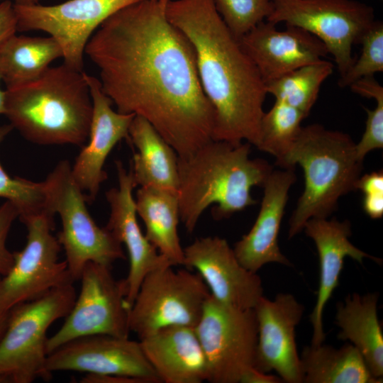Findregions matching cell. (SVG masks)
Instances as JSON below:
<instances>
[{
    "instance_id": "cell-1",
    "label": "cell",
    "mask_w": 383,
    "mask_h": 383,
    "mask_svg": "<svg viewBox=\"0 0 383 383\" xmlns=\"http://www.w3.org/2000/svg\"><path fill=\"white\" fill-rule=\"evenodd\" d=\"M169 1L141 0L120 9L94 33L85 54L117 111L144 118L185 157L213 140L215 111L193 45L167 18Z\"/></svg>"
},
{
    "instance_id": "cell-2",
    "label": "cell",
    "mask_w": 383,
    "mask_h": 383,
    "mask_svg": "<svg viewBox=\"0 0 383 383\" xmlns=\"http://www.w3.org/2000/svg\"><path fill=\"white\" fill-rule=\"evenodd\" d=\"M166 14L195 50L200 82L215 111L213 140L257 147L265 83L213 0H170Z\"/></svg>"
},
{
    "instance_id": "cell-3",
    "label": "cell",
    "mask_w": 383,
    "mask_h": 383,
    "mask_svg": "<svg viewBox=\"0 0 383 383\" xmlns=\"http://www.w3.org/2000/svg\"><path fill=\"white\" fill-rule=\"evenodd\" d=\"M250 145L211 140L178 157L179 218L188 233L211 204L217 205L213 217L221 220L257 203L251 189L263 187L273 170L263 160L250 158Z\"/></svg>"
},
{
    "instance_id": "cell-4",
    "label": "cell",
    "mask_w": 383,
    "mask_h": 383,
    "mask_svg": "<svg viewBox=\"0 0 383 383\" xmlns=\"http://www.w3.org/2000/svg\"><path fill=\"white\" fill-rule=\"evenodd\" d=\"M4 115L31 143L83 146L92 115L84 72L63 63L33 80L6 87Z\"/></svg>"
},
{
    "instance_id": "cell-5",
    "label": "cell",
    "mask_w": 383,
    "mask_h": 383,
    "mask_svg": "<svg viewBox=\"0 0 383 383\" xmlns=\"http://www.w3.org/2000/svg\"><path fill=\"white\" fill-rule=\"evenodd\" d=\"M355 144L348 134L318 123L301 128L279 164L284 169L299 165L304 173V189L289 221V239L301 232L310 218H328L341 196L356 190L363 161Z\"/></svg>"
},
{
    "instance_id": "cell-6",
    "label": "cell",
    "mask_w": 383,
    "mask_h": 383,
    "mask_svg": "<svg viewBox=\"0 0 383 383\" xmlns=\"http://www.w3.org/2000/svg\"><path fill=\"white\" fill-rule=\"evenodd\" d=\"M77 293L73 282L55 287L42 296L13 307L0 339V379L3 383L50 380L46 370L47 331L72 309Z\"/></svg>"
},
{
    "instance_id": "cell-7",
    "label": "cell",
    "mask_w": 383,
    "mask_h": 383,
    "mask_svg": "<svg viewBox=\"0 0 383 383\" xmlns=\"http://www.w3.org/2000/svg\"><path fill=\"white\" fill-rule=\"evenodd\" d=\"M71 167L67 160L59 162L43 183L46 210L52 215L58 213L61 218L62 231L57 238L74 282L79 280L88 262L111 267L126 256L121 243L91 216L86 196L75 182Z\"/></svg>"
},
{
    "instance_id": "cell-8",
    "label": "cell",
    "mask_w": 383,
    "mask_h": 383,
    "mask_svg": "<svg viewBox=\"0 0 383 383\" xmlns=\"http://www.w3.org/2000/svg\"><path fill=\"white\" fill-rule=\"evenodd\" d=\"M167 265L143 279L129 311V328L141 340L165 327L198 323L210 292L198 272Z\"/></svg>"
},
{
    "instance_id": "cell-9",
    "label": "cell",
    "mask_w": 383,
    "mask_h": 383,
    "mask_svg": "<svg viewBox=\"0 0 383 383\" xmlns=\"http://www.w3.org/2000/svg\"><path fill=\"white\" fill-rule=\"evenodd\" d=\"M267 21L301 28L321 40L338 67L340 77L355 58L353 46L374 20V9L355 0H272Z\"/></svg>"
},
{
    "instance_id": "cell-10",
    "label": "cell",
    "mask_w": 383,
    "mask_h": 383,
    "mask_svg": "<svg viewBox=\"0 0 383 383\" xmlns=\"http://www.w3.org/2000/svg\"><path fill=\"white\" fill-rule=\"evenodd\" d=\"M53 216L44 211L21 220L27 228V241L21 251L13 252L11 269L0 279V317L18 304L74 282L66 261L58 260L62 247L52 233Z\"/></svg>"
},
{
    "instance_id": "cell-11",
    "label": "cell",
    "mask_w": 383,
    "mask_h": 383,
    "mask_svg": "<svg viewBox=\"0 0 383 383\" xmlns=\"http://www.w3.org/2000/svg\"><path fill=\"white\" fill-rule=\"evenodd\" d=\"M79 280L81 288L60 328L48 338V355L73 339L96 334L128 338L130 306L125 279L117 280L111 267L88 262Z\"/></svg>"
},
{
    "instance_id": "cell-12",
    "label": "cell",
    "mask_w": 383,
    "mask_h": 383,
    "mask_svg": "<svg viewBox=\"0 0 383 383\" xmlns=\"http://www.w3.org/2000/svg\"><path fill=\"white\" fill-rule=\"evenodd\" d=\"M195 330L207 365V381L238 383L253 367L257 323L253 309L223 304L211 295Z\"/></svg>"
},
{
    "instance_id": "cell-13",
    "label": "cell",
    "mask_w": 383,
    "mask_h": 383,
    "mask_svg": "<svg viewBox=\"0 0 383 383\" xmlns=\"http://www.w3.org/2000/svg\"><path fill=\"white\" fill-rule=\"evenodd\" d=\"M141 0H68L44 6L16 5L17 31L43 30L62 51L64 64L83 71L86 46L97 28L123 7Z\"/></svg>"
},
{
    "instance_id": "cell-14",
    "label": "cell",
    "mask_w": 383,
    "mask_h": 383,
    "mask_svg": "<svg viewBox=\"0 0 383 383\" xmlns=\"http://www.w3.org/2000/svg\"><path fill=\"white\" fill-rule=\"evenodd\" d=\"M46 370L133 377L143 383L162 382L140 341L96 334L73 339L48 355Z\"/></svg>"
},
{
    "instance_id": "cell-15",
    "label": "cell",
    "mask_w": 383,
    "mask_h": 383,
    "mask_svg": "<svg viewBox=\"0 0 383 383\" xmlns=\"http://www.w3.org/2000/svg\"><path fill=\"white\" fill-rule=\"evenodd\" d=\"M253 309L257 323L253 367L265 373L274 370L287 383H302L295 329L304 306L292 294L280 293L273 301L262 296Z\"/></svg>"
},
{
    "instance_id": "cell-16",
    "label": "cell",
    "mask_w": 383,
    "mask_h": 383,
    "mask_svg": "<svg viewBox=\"0 0 383 383\" xmlns=\"http://www.w3.org/2000/svg\"><path fill=\"white\" fill-rule=\"evenodd\" d=\"M183 250V265L201 275L211 295L219 302L250 309L263 296L261 278L239 262L226 239L196 238Z\"/></svg>"
},
{
    "instance_id": "cell-17",
    "label": "cell",
    "mask_w": 383,
    "mask_h": 383,
    "mask_svg": "<svg viewBox=\"0 0 383 383\" xmlns=\"http://www.w3.org/2000/svg\"><path fill=\"white\" fill-rule=\"evenodd\" d=\"M84 77L92 100L89 141L76 157L71 170L77 184L84 193H87V201L92 202L101 184L107 179L104 170L106 160L119 141L129 138V128L135 115L114 111L99 79L85 72Z\"/></svg>"
},
{
    "instance_id": "cell-18",
    "label": "cell",
    "mask_w": 383,
    "mask_h": 383,
    "mask_svg": "<svg viewBox=\"0 0 383 383\" xmlns=\"http://www.w3.org/2000/svg\"><path fill=\"white\" fill-rule=\"evenodd\" d=\"M118 187L106 192L110 215L105 226L114 237L124 244L129 257V271L125 282L126 301L131 306L144 277L151 271L167 265L174 266L157 252L142 233L137 221L133 190L136 187L131 170L116 161Z\"/></svg>"
},
{
    "instance_id": "cell-19",
    "label": "cell",
    "mask_w": 383,
    "mask_h": 383,
    "mask_svg": "<svg viewBox=\"0 0 383 383\" xmlns=\"http://www.w3.org/2000/svg\"><path fill=\"white\" fill-rule=\"evenodd\" d=\"M239 42L265 83L320 61L328 54L323 43L309 32L288 24L279 30L267 21L258 23Z\"/></svg>"
},
{
    "instance_id": "cell-20",
    "label": "cell",
    "mask_w": 383,
    "mask_h": 383,
    "mask_svg": "<svg viewBox=\"0 0 383 383\" xmlns=\"http://www.w3.org/2000/svg\"><path fill=\"white\" fill-rule=\"evenodd\" d=\"M296 182L293 168L272 171L263 185L264 195L255 223L234 246L239 262L257 273L265 264L276 262L290 266L282 253L278 235L289 190Z\"/></svg>"
},
{
    "instance_id": "cell-21",
    "label": "cell",
    "mask_w": 383,
    "mask_h": 383,
    "mask_svg": "<svg viewBox=\"0 0 383 383\" xmlns=\"http://www.w3.org/2000/svg\"><path fill=\"white\" fill-rule=\"evenodd\" d=\"M303 231L313 240L320 262L317 299L310 315L313 329L311 345L317 346L325 340L323 313L326 303L339 284L345 258L350 257L361 264L364 258H370L379 264L381 260L352 244L349 240L352 234L351 224L348 220L312 218L305 223Z\"/></svg>"
},
{
    "instance_id": "cell-22",
    "label": "cell",
    "mask_w": 383,
    "mask_h": 383,
    "mask_svg": "<svg viewBox=\"0 0 383 383\" xmlns=\"http://www.w3.org/2000/svg\"><path fill=\"white\" fill-rule=\"evenodd\" d=\"M139 341L162 382L207 381L206 360L195 327H165Z\"/></svg>"
},
{
    "instance_id": "cell-23",
    "label": "cell",
    "mask_w": 383,
    "mask_h": 383,
    "mask_svg": "<svg viewBox=\"0 0 383 383\" xmlns=\"http://www.w3.org/2000/svg\"><path fill=\"white\" fill-rule=\"evenodd\" d=\"M377 293L348 295L337 304L338 338L350 340L362 355L370 372L377 379L383 376V334L377 317Z\"/></svg>"
},
{
    "instance_id": "cell-24",
    "label": "cell",
    "mask_w": 383,
    "mask_h": 383,
    "mask_svg": "<svg viewBox=\"0 0 383 383\" xmlns=\"http://www.w3.org/2000/svg\"><path fill=\"white\" fill-rule=\"evenodd\" d=\"M128 135L138 150L131 170L135 185L177 192L178 155L173 148L139 116H134Z\"/></svg>"
},
{
    "instance_id": "cell-25",
    "label": "cell",
    "mask_w": 383,
    "mask_h": 383,
    "mask_svg": "<svg viewBox=\"0 0 383 383\" xmlns=\"http://www.w3.org/2000/svg\"><path fill=\"white\" fill-rule=\"evenodd\" d=\"M135 202L147 239L174 266L183 265L184 250L177 231L180 220L177 192L142 187L137 191Z\"/></svg>"
},
{
    "instance_id": "cell-26",
    "label": "cell",
    "mask_w": 383,
    "mask_h": 383,
    "mask_svg": "<svg viewBox=\"0 0 383 383\" xmlns=\"http://www.w3.org/2000/svg\"><path fill=\"white\" fill-rule=\"evenodd\" d=\"M305 383H380L353 344L306 346L300 357Z\"/></svg>"
},
{
    "instance_id": "cell-27",
    "label": "cell",
    "mask_w": 383,
    "mask_h": 383,
    "mask_svg": "<svg viewBox=\"0 0 383 383\" xmlns=\"http://www.w3.org/2000/svg\"><path fill=\"white\" fill-rule=\"evenodd\" d=\"M62 51L51 36H11L0 46V72L6 87L40 76Z\"/></svg>"
},
{
    "instance_id": "cell-28",
    "label": "cell",
    "mask_w": 383,
    "mask_h": 383,
    "mask_svg": "<svg viewBox=\"0 0 383 383\" xmlns=\"http://www.w3.org/2000/svg\"><path fill=\"white\" fill-rule=\"evenodd\" d=\"M333 67L324 59L302 66L265 83L267 93L307 117L318 99L321 84L331 75Z\"/></svg>"
},
{
    "instance_id": "cell-29",
    "label": "cell",
    "mask_w": 383,
    "mask_h": 383,
    "mask_svg": "<svg viewBox=\"0 0 383 383\" xmlns=\"http://www.w3.org/2000/svg\"><path fill=\"white\" fill-rule=\"evenodd\" d=\"M305 118L297 109L275 100L262 118L257 148L273 155L279 165L297 138L302 128L301 121Z\"/></svg>"
},
{
    "instance_id": "cell-30",
    "label": "cell",
    "mask_w": 383,
    "mask_h": 383,
    "mask_svg": "<svg viewBox=\"0 0 383 383\" xmlns=\"http://www.w3.org/2000/svg\"><path fill=\"white\" fill-rule=\"evenodd\" d=\"M13 129L11 124L0 126V145ZM0 198L5 199L16 206L20 220L47 211L43 182H33L19 177H11L1 163Z\"/></svg>"
},
{
    "instance_id": "cell-31",
    "label": "cell",
    "mask_w": 383,
    "mask_h": 383,
    "mask_svg": "<svg viewBox=\"0 0 383 383\" xmlns=\"http://www.w3.org/2000/svg\"><path fill=\"white\" fill-rule=\"evenodd\" d=\"M216 9L233 35L240 39L269 17L272 0H213Z\"/></svg>"
},
{
    "instance_id": "cell-32",
    "label": "cell",
    "mask_w": 383,
    "mask_h": 383,
    "mask_svg": "<svg viewBox=\"0 0 383 383\" xmlns=\"http://www.w3.org/2000/svg\"><path fill=\"white\" fill-rule=\"evenodd\" d=\"M360 57L355 60L348 70L338 81L340 87H350L355 82L373 77L383 72V23L374 21L361 37Z\"/></svg>"
},
{
    "instance_id": "cell-33",
    "label": "cell",
    "mask_w": 383,
    "mask_h": 383,
    "mask_svg": "<svg viewBox=\"0 0 383 383\" xmlns=\"http://www.w3.org/2000/svg\"><path fill=\"white\" fill-rule=\"evenodd\" d=\"M374 99L376 107L372 110L365 109L367 115L365 131L359 143L355 144L357 157L362 161L372 150L383 148V94H378Z\"/></svg>"
},
{
    "instance_id": "cell-34",
    "label": "cell",
    "mask_w": 383,
    "mask_h": 383,
    "mask_svg": "<svg viewBox=\"0 0 383 383\" xmlns=\"http://www.w3.org/2000/svg\"><path fill=\"white\" fill-rule=\"evenodd\" d=\"M19 213L9 201L0 205V275H6L14 262V255L6 247V240L14 221Z\"/></svg>"
},
{
    "instance_id": "cell-35",
    "label": "cell",
    "mask_w": 383,
    "mask_h": 383,
    "mask_svg": "<svg viewBox=\"0 0 383 383\" xmlns=\"http://www.w3.org/2000/svg\"><path fill=\"white\" fill-rule=\"evenodd\" d=\"M17 31V18L13 3L6 0L0 4V46Z\"/></svg>"
},
{
    "instance_id": "cell-36",
    "label": "cell",
    "mask_w": 383,
    "mask_h": 383,
    "mask_svg": "<svg viewBox=\"0 0 383 383\" xmlns=\"http://www.w3.org/2000/svg\"><path fill=\"white\" fill-rule=\"evenodd\" d=\"M355 188L364 194H383L382 171L361 175L356 183Z\"/></svg>"
},
{
    "instance_id": "cell-37",
    "label": "cell",
    "mask_w": 383,
    "mask_h": 383,
    "mask_svg": "<svg viewBox=\"0 0 383 383\" xmlns=\"http://www.w3.org/2000/svg\"><path fill=\"white\" fill-rule=\"evenodd\" d=\"M362 208L371 218L378 219L383 216V194H364Z\"/></svg>"
},
{
    "instance_id": "cell-38",
    "label": "cell",
    "mask_w": 383,
    "mask_h": 383,
    "mask_svg": "<svg viewBox=\"0 0 383 383\" xmlns=\"http://www.w3.org/2000/svg\"><path fill=\"white\" fill-rule=\"evenodd\" d=\"M83 383H143L141 380L128 377L87 374L82 378Z\"/></svg>"
},
{
    "instance_id": "cell-39",
    "label": "cell",
    "mask_w": 383,
    "mask_h": 383,
    "mask_svg": "<svg viewBox=\"0 0 383 383\" xmlns=\"http://www.w3.org/2000/svg\"><path fill=\"white\" fill-rule=\"evenodd\" d=\"M240 383H280L283 382L279 377L268 374L255 367L248 369L242 376Z\"/></svg>"
},
{
    "instance_id": "cell-40",
    "label": "cell",
    "mask_w": 383,
    "mask_h": 383,
    "mask_svg": "<svg viewBox=\"0 0 383 383\" xmlns=\"http://www.w3.org/2000/svg\"><path fill=\"white\" fill-rule=\"evenodd\" d=\"M9 312L6 315L0 317V339L6 330L9 319Z\"/></svg>"
},
{
    "instance_id": "cell-41",
    "label": "cell",
    "mask_w": 383,
    "mask_h": 383,
    "mask_svg": "<svg viewBox=\"0 0 383 383\" xmlns=\"http://www.w3.org/2000/svg\"><path fill=\"white\" fill-rule=\"evenodd\" d=\"M2 80L0 72V82ZM5 110V90H2L0 87V115L4 113Z\"/></svg>"
},
{
    "instance_id": "cell-42",
    "label": "cell",
    "mask_w": 383,
    "mask_h": 383,
    "mask_svg": "<svg viewBox=\"0 0 383 383\" xmlns=\"http://www.w3.org/2000/svg\"><path fill=\"white\" fill-rule=\"evenodd\" d=\"M39 0H14L13 4L16 5H32L38 4Z\"/></svg>"
}]
</instances>
